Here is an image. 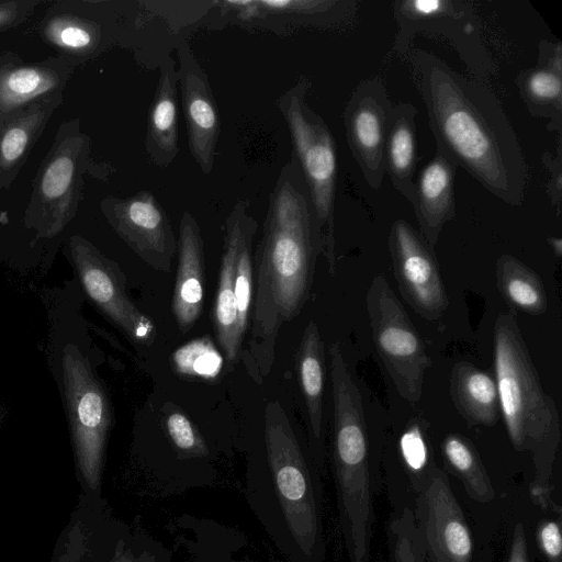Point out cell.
Wrapping results in <instances>:
<instances>
[{
    "mask_svg": "<svg viewBox=\"0 0 562 562\" xmlns=\"http://www.w3.org/2000/svg\"><path fill=\"white\" fill-rule=\"evenodd\" d=\"M427 110L436 147L491 194L522 204L529 167L518 136L491 87L464 76L431 52L405 56Z\"/></svg>",
    "mask_w": 562,
    "mask_h": 562,
    "instance_id": "6da1fadb",
    "label": "cell"
},
{
    "mask_svg": "<svg viewBox=\"0 0 562 562\" xmlns=\"http://www.w3.org/2000/svg\"><path fill=\"white\" fill-rule=\"evenodd\" d=\"M322 252L323 236L311 192L292 155L270 194L255 254L256 292L241 360L256 383L271 371L282 325L306 303L316 257Z\"/></svg>",
    "mask_w": 562,
    "mask_h": 562,
    "instance_id": "7a4b0ae2",
    "label": "cell"
},
{
    "mask_svg": "<svg viewBox=\"0 0 562 562\" xmlns=\"http://www.w3.org/2000/svg\"><path fill=\"white\" fill-rule=\"evenodd\" d=\"M245 495L288 562H324L323 487L278 401L266 406L262 451L250 464Z\"/></svg>",
    "mask_w": 562,
    "mask_h": 562,
    "instance_id": "3957f363",
    "label": "cell"
},
{
    "mask_svg": "<svg viewBox=\"0 0 562 562\" xmlns=\"http://www.w3.org/2000/svg\"><path fill=\"white\" fill-rule=\"evenodd\" d=\"M495 382L499 409L512 445L532 453L531 493L550 503V477L561 439L554 400L541 386L514 312L498 314L493 330Z\"/></svg>",
    "mask_w": 562,
    "mask_h": 562,
    "instance_id": "277c9868",
    "label": "cell"
},
{
    "mask_svg": "<svg viewBox=\"0 0 562 562\" xmlns=\"http://www.w3.org/2000/svg\"><path fill=\"white\" fill-rule=\"evenodd\" d=\"M311 81L301 77L277 102L290 131L293 155L311 192L323 236V252L331 276L336 273L334 204L337 183L335 139L321 115L306 102Z\"/></svg>",
    "mask_w": 562,
    "mask_h": 562,
    "instance_id": "5b68a950",
    "label": "cell"
},
{
    "mask_svg": "<svg viewBox=\"0 0 562 562\" xmlns=\"http://www.w3.org/2000/svg\"><path fill=\"white\" fill-rule=\"evenodd\" d=\"M393 12L397 24L394 54L405 57L418 34L440 36L456 49L469 76L486 82L496 72L473 2L398 0L393 3Z\"/></svg>",
    "mask_w": 562,
    "mask_h": 562,
    "instance_id": "8992f818",
    "label": "cell"
},
{
    "mask_svg": "<svg viewBox=\"0 0 562 562\" xmlns=\"http://www.w3.org/2000/svg\"><path fill=\"white\" fill-rule=\"evenodd\" d=\"M375 350L397 393L409 403L420 400L431 366L425 345L383 274H375L366 296Z\"/></svg>",
    "mask_w": 562,
    "mask_h": 562,
    "instance_id": "52a82bcc",
    "label": "cell"
},
{
    "mask_svg": "<svg viewBox=\"0 0 562 562\" xmlns=\"http://www.w3.org/2000/svg\"><path fill=\"white\" fill-rule=\"evenodd\" d=\"M90 139L75 121L58 130L45 157L27 205V215L46 221L49 229L63 226L79 203L82 177L88 167Z\"/></svg>",
    "mask_w": 562,
    "mask_h": 562,
    "instance_id": "ba28073f",
    "label": "cell"
},
{
    "mask_svg": "<svg viewBox=\"0 0 562 562\" xmlns=\"http://www.w3.org/2000/svg\"><path fill=\"white\" fill-rule=\"evenodd\" d=\"M412 510L428 562H471V532L443 470L435 468Z\"/></svg>",
    "mask_w": 562,
    "mask_h": 562,
    "instance_id": "9c48e42d",
    "label": "cell"
},
{
    "mask_svg": "<svg viewBox=\"0 0 562 562\" xmlns=\"http://www.w3.org/2000/svg\"><path fill=\"white\" fill-rule=\"evenodd\" d=\"M387 243L397 286L406 303L425 319H439L449 300L432 248L404 220L392 224Z\"/></svg>",
    "mask_w": 562,
    "mask_h": 562,
    "instance_id": "30bf717a",
    "label": "cell"
},
{
    "mask_svg": "<svg viewBox=\"0 0 562 562\" xmlns=\"http://www.w3.org/2000/svg\"><path fill=\"white\" fill-rule=\"evenodd\" d=\"M101 210L108 222L153 269L169 272L177 252V240L169 217L156 196L139 191L128 198L106 196Z\"/></svg>",
    "mask_w": 562,
    "mask_h": 562,
    "instance_id": "8fae6325",
    "label": "cell"
},
{
    "mask_svg": "<svg viewBox=\"0 0 562 562\" xmlns=\"http://www.w3.org/2000/svg\"><path fill=\"white\" fill-rule=\"evenodd\" d=\"M392 106L384 82L374 77L358 85L342 114L350 151L374 190L385 176L384 144Z\"/></svg>",
    "mask_w": 562,
    "mask_h": 562,
    "instance_id": "7c38bea8",
    "label": "cell"
},
{
    "mask_svg": "<svg viewBox=\"0 0 562 562\" xmlns=\"http://www.w3.org/2000/svg\"><path fill=\"white\" fill-rule=\"evenodd\" d=\"M178 79L190 153L204 175L215 161L220 135V116L207 75L190 45L181 42L177 49Z\"/></svg>",
    "mask_w": 562,
    "mask_h": 562,
    "instance_id": "4fadbf2b",
    "label": "cell"
},
{
    "mask_svg": "<svg viewBox=\"0 0 562 562\" xmlns=\"http://www.w3.org/2000/svg\"><path fill=\"white\" fill-rule=\"evenodd\" d=\"M456 162L441 149L424 166L414 181L412 205L420 235L434 248L446 223L456 217Z\"/></svg>",
    "mask_w": 562,
    "mask_h": 562,
    "instance_id": "5bb4252c",
    "label": "cell"
},
{
    "mask_svg": "<svg viewBox=\"0 0 562 562\" xmlns=\"http://www.w3.org/2000/svg\"><path fill=\"white\" fill-rule=\"evenodd\" d=\"M85 257L82 281L90 297L110 314L131 339L150 346L157 336L153 319L130 299L114 269L87 249Z\"/></svg>",
    "mask_w": 562,
    "mask_h": 562,
    "instance_id": "9a60e30c",
    "label": "cell"
},
{
    "mask_svg": "<svg viewBox=\"0 0 562 562\" xmlns=\"http://www.w3.org/2000/svg\"><path fill=\"white\" fill-rule=\"evenodd\" d=\"M248 214V203L238 201L225 220L223 252L212 313L216 340L229 363L236 362L243 348L236 335L234 284L238 247Z\"/></svg>",
    "mask_w": 562,
    "mask_h": 562,
    "instance_id": "2e32d148",
    "label": "cell"
},
{
    "mask_svg": "<svg viewBox=\"0 0 562 562\" xmlns=\"http://www.w3.org/2000/svg\"><path fill=\"white\" fill-rule=\"evenodd\" d=\"M177 250L172 312L180 331L184 334L201 315L205 282L203 238L196 220L189 211L181 217Z\"/></svg>",
    "mask_w": 562,
    "mask_h": 562,
    "instance_id": "e0dca14e",
    "label": "cell"
},
{
    "mask_svg": "<svg viewBox=\"0 0 562 562\" xmlns=\"http://www.w3.org/2000/svg\"><path fill=\"white\" fill-rule=\"evenodd\" d=\"M71 71L72 65L64 56L27 65L4 59L0 64V115L61 93Z\"/></svg>",
    "mask_w": 562,
    "mask_h": 562,
    "instance_id": "ac0fdd59",
    "label": "cell"
},
{
    "mask_svg": "<svg viewBox=\"0 0 562 562\" xmlns=\"http://www.w3.org/2000/svg\"><path fill=\"white\" fill-rule=\"evenodd\" d=\"M56 93L5 115L0 124V192L11 186L27 155L61 103Z\"/></svg>",
    "mask_w": 562,
    "mask_h": 562,
    "instance_id": "d6986e66",
    "label": "cell"
},
{
    "mask_svg": "<svg viewBox=\"0 0 562 562\" xmlns=\"http://www.w3.org/2000/svg\"><path fill=\"white\" fill-rule=\"evenodd\" d=\"M178 69L166 56L159 65V77L150 104L145 135L149 159L160 168L168 167L179 154L178 137Z\"/></svg>",
    "mask_w": 562,
    "mask_h": 562,
    "instance_id": "ffe728a7",
    "label": "cell"
},
{
    "mask_svg": "<svg viewBox=\"0 0 562 562\" xmlns=\"http://www.w3.org/2000/svg\"><path fill=\"white\" fill-rule=\"evenodd\" d=\"M538 65L526 69L517 78L522 101L533 116L549 120L547 128L562 130V49L561 44L541 42Z\"/></svg>",
    "mask_w": 562,
    "mask_h": 562,
    "instance_id": "44dd1931",
    "label": "cell"
},
{
    "mask_svg": "<svg viewBox=\"0 0 562 562\" xmlns=\"http://www.w3.org/2000/svg\"><path fill=\"white\" fill-rule=\"evenodd\" d=\"M91 382L85 384L76 404L77 450L81 475L89 490L94 492L101 483L109 411L100 387Z\"/></svg>",
    "mask_w": 562,
    "mask_h": 562,
    "instance_id": "7402d4cb",
    "label": "cell"
},
{
    "mask_svg": "<svg viewBox=\"0 0 562 562\" xmlns=\"http://www.w3.org/2000/svg\"><path fill=\"white\" fill-rule=\"evenodd\" d=\"M416 115L417 110L411 103L393 104L384 144L385 173L409 203L417 165Z\"/></svg>",
    "mask_w": 562,
    "mask_h": 562,
    "instance_id": "603a6c76",
    "label": "cell"
},
{
    "mask_svg": "<svg viewBox=\"0 0 562 562\" xmlns=\"http://www.w3.org/2000/svg\"><path fill=\"white\" fill-rule=\"evenodd\" d=\"M451 401L470 426H491L498 419L499 403L495 379L468 361L454 363L450 372Z\"/></svg>",
    "mask_w": 562,
    "mask_h": 562,
    "instance_id": "cb8c5ba5",
    "label": "cell"
},
{
    "mask_svg": "<svg viewBox=\"0 0 562 562\" xmlns=\"http://www.w3.org/2000/svg\"><path fill=\"white\" fill-rule=\"evenodd\" d=\"M296 370L313 436L319 440L323 423L325 349L317 324L311 319L296 352Z\"/></svg>",
    "mask_w": 562,
    "mask_h": 562,
    "instance_id": "d4e9b609",
    "label": "cell"
},
{
    "mask_svg": "<svg viewBox=\"0 0 562 562\" xmlns=\"http://www.w3.org/2000/svg\"><path fill=\"white\" fill-rule=\"evenodd\" d=\"M497 289L513 307L529 315H541L548 297L540 277L516 257L504 254L496 261Z\"/></svg>",
    "mask_w": 562,
    "mask_h": 562,
    "instance_id": "484cf974",
    "label": "cell"
},
{
    "mask_svg": "<svg viewBox=\"0 0 562 562\" xmlns=\"http://www.w3.org/2000/svg\"><path fill=\"white\" fill-rule=\"evenodd\" d=\"M41 32L52 45L76 57L97 53L102 40L98 23L66 10L49 13L41 25Z\"/></svg>",
    "mask_w": 562,
    "mask_h": 562,
    "instance_id": "4316f807",
    "label": "cell"
},
{
    "mask_svg": "<svg viewBox=\"0 0 562 562\" xmlns=\"http://www.w3.org/2000/svg\"><path fill=\"white\" fill-rule=\"evenodd\" d=\"M448 468L462 482L469 496L477 502H490L495 491L473 443L459 434H448L441 443Z\"/></svg>",
    "mask_w": 562,
    "mask_h": 562,
    "instance_id": "83f0119b",
    "label": "cell"
},
{
    "mask_svg": "<svg viewBox=\"0 0 562 562\" xmlns=\"http://www.w3.org/2000/svg\"><path fill=\"white\" fill-rule=\"evenodd\" d=\"M258 229L257 221L248 214L243 227L235 269L234 299L236 308V335L244 342L248 330L252 305V239Z\"/></svg>",
    "mask_w": 562,
    "mask_h": 562,
    "instance_id": "f1b7e54d",
    "label": "cell"
},
{
    "mask_svg": "<svg viewBox=\"0 0 562 562\" xmlns=\"http://www.w3.org/2000/svg\"><path fill=\"white\" fill-rule=\"evenodd\" d=\"M400 451L413 488L417 494L436 468L419 422L414 420L406 427L400 439Z\"/></svg>",
    "mask_w": 562,
    "mask_h": 562,
    "instance_id": "f546056e",
    "label": "cell"
},
{
    "mask_svg": "<svg viewBox=\"0 0 562 562\" xmlns=\"http://www.w3.org/2000/svg\"><path fill=\"white\" fill-rule=\"evenodd\" d=\"M389 562H428L413 510L404 507L387 528Z\"/></svg>",
    "mask_w": 562,
    "mask_h": 562,
    "instance_id": "4dcf8cb0",
    "label": "cell"
},
{
    "mask_svg": "<svg viewBox=\"0 0 562 562\" xmlns=\"http://www.w3.org/2000/svg\"><path fill=\"white\" fill-rule=\"evenodd\" d=\"M167 436L181 459L206 458L209 447L192 422L181 412H170L165 422Z\"/></svg>",
    "mask_w": 562,
    "mask_h": 562,
    "instance_id": "1f68e13d",
    "label": "cell"
},
{
    "mask_svg": "<svg viewBox=\"0 0 562 562\" xmlns=\"http://www.w3.org/2000/svg\"><path fill=\"white\" fill-rule=\"evenodd\" d=\"M173 363L183 373L209 376L220 368L221 357L207 339H200L179 349Z\"/></svg>",
    "mask_w": 562,
    "mask_h": 562,
    "instance_id": "d6a6232c",
    "label": "cell"
},
{
    "mask_svg": "<svg viewBox=\"0 0 562 562\" xmlns=\"http://www.w3.org/2000/svg\"><path fill=\"white\" fill-rule=\"evenodd\" d=\"M170 554L159 544H155L146 536L136 542L126 543L121 540L111 562H169Z\"/></svg>",
    "mask_w": 562,
    "mask_h": 562,
    "instance_id": "836d02e7",
    "label": "cell"
},
{
    "mask_svg": "<svg viewBox=\"0 0 562 562\" xmlns=\"http://www.w3.org/2000/svg\"><path fill=\"white\" fill-rule=\"evenodd\" d=\"M537 537L547 562H562L560 519L542 521L538 528Z\"/></svg>",
    "mask_w": 562,
    "mask_h": 562,
    "instance_id": "e575fe53",
    "label": "cell"
},
{
    "mask_svg": "<svg viewBox=\"0 0 562 562\" xmlns=\"http://www.w3.org/2000/svg\"><path fill=\"white\" fill-rule=\"evenodd\" d=\"M38 3V0L0 1V31L24 22Z\"/></svg>",
    "mask_w": 562,
    "mask_h": 562,
    "instance_id": "d590c367",
    "label": "cell"
},
{
    "mask_svg": "<svg viewBox=\"0 0 562 562\" xmlns=\"http://www.w3.org/2000/svg\"><path fill=\"white\" fill-rule=\"evenodd\" d=\"M561 148L560 144L558 147V153L555 156L546 153L542 156V162L548 170L549 180L547 184V191L552 202V205L555 206L557 213L560 214L561 210V199H562V164H561Z\"/></svg>",
    "mask_w": 562,
    "mask_h": 562,
    "instance_id": "8d00e7d4",
    "label": "cell"
},
{
    "mask_svg": "<svg viewBox=\"0 0 562 562\" xmlns=\"http://www.w3.org/2000/svg\"><path fill=\"white\" fill-rule=\"evenodd\" d=\"M507 562H529L528 542L520 522L516 524L514 528Z\"/></svg>",
    "mask_w": 562,
    "mask_h": 562,
    "instance_id": "74e56055",
    "label": "cell"
},
{
    "mask_svg": "<svg viewBox=\"0 0 562 562\" xmlns=\"http://www.w3.org/2000/svg\"><path fill=\"white\" fill-rule=\"evenodd\" d=\"M547 241L552 248L554 255L560 258L562 256V239L560 237H549Z\"/></svg>",
    "mask_w": 562,
    "mask_h": 562,
    "instance_id": "f35d334b",
    "label": "cell"
},
{
    "mask_svg": "<svg viewBox=\"0 0 562 562\" xmlns=\"http://www.w3.org/2000/svg\"><path fill=\"white\" fill-rule=\"evenodd\" d=\"M5 58H0V64L4 60ZM3 116L0 115V124H1V121H2Z\"/></svg>",
    "mask_w": 562,
    "mask_h": 562,
    "instance_id": "ab89813d",
    "label": "cell"
}]
</instances>
